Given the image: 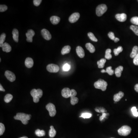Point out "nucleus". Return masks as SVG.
I'll return each mask as SVG.
<instances>
[{
    "mask_svg": "<svg viewBox=\"0 0 138 138\" xmlns=\"http://www.w3.org/2000/svg\"><path fill=\"white\" fill-rule=\"evenodd\" d=\"M32 116L30 114H27L24 113H18L16 116H14L15 120H19L21 121L23 124L26 125L28 123V120L31 118Z\"/></svg>",
    "mask_w": 138,
    "mask_h": 138,
    "instance_id": "nucleus-1",
    "label": "nucleus"
},
{
    "mask_svg": "<svg viewBox=\"0 0 138 138\" xmlns=\"http://www.w3.org/2000/svg\"><path fill=\"white\" fill-rule=\"evenodd\" d=\"M30 94L33 98V100L34 103L38 102L39 99L42 97L43 96V92L41 89H34L31 91Z\"/></svg>",
    "mask_w": 138,
    "mask_h": 138,
    "instance_id": "nucleus-2",
    "label": "nucleus"
},
{
    "mask_svg": "<svg viewBox=\"0 0 138 138\" xmlns=\"http://www.w3.org/2000/svg\"><path fill=\"white\" fill-rule=\"evenodd\" d=\"M108 83L102 79H99L94 83V86L96 89H100L102 91H105L107 89Z\"/></svg>",
    "mask_w": 138,
    "mask_h": 138,
    "instance_id": "nucleus-3",
    "label": "nucleus"
},
{
    "mask_svg": "<svg viewBox=\"0 0 138 138\" xmlns=\"http://www.w3.org/2000/svg\"><path fill=\"white\" fill-rule=\"evenodd\" d=\"M132 129L128 126H124L118 130V134L121 136H128L131 132Z\"/></svg>",
    "mask_w": 138,
    "mask_h": 138,
    "instance_id": "nucleus-4",
    "label": "nucleus"
},
{
    "mask_svg": "<svg viewBox=\"0 0 138 138\" xmlns=\"http://www.w3.org/2000/svg\"><path fill=\"white\" fill-rule=\"evenodd\" d=\"M108 8L106 5L102 4L99 5L96 8V14L98 16H101L107 11Z\"/></svg>",
    "mask_w": 138,
    "mask_h": 138,
    "instance_id": "nucleus-5",
    "label": "nucleus"
},
{
    "mask_svg": "<svg viewBox=\"0 0 138 138\" xmlns=\"http://www.w3.org/2000/svg\"><path fill=\"white\" fill-rule=\"evenodd\" d=\"M46 109H47L49 113L50 117H54L56 115V111L55 106L51 103L48 104L46 106Z\"/></svg>",
    "mask_w": 138,
    "mask_h": 138,
    "instance_id": "nucleus-6",
    "label": "nucleus"
},
{
    "mask_svg": "<svg viewBox=\"0 0 138 138\" xmlns=\"http://www.w3.org/2000/svg\"><path fill=\"white\" fill-rule=\"evenodd\" d=\"M46 70L48 72L52 73H56L59 71V67L56 64H50L47 65Z\"/></svg>",
    "mask_w": 138,
    "mask_h": 138,
    "instance_id": "nucleus-7",
    "label": "nucleus"
},
{
    "mask_svg": "<svg viewBox=\"0 0 138 138\" xmlns=\"http://www.w3.org/2000/svg\"><path fill=\"white\" fill-rule=\"evenodd\" d=\"M77 92L74 90H71V103L72 105H75L77 104L79 101V100L76 97Z\"/></svg>",
    "mask_w": 138,
    "mask_h": 138,
    "instance_id": "nucleus-8",
    "label": "nucleus"
},
{
    "mask_svg": "<svg viewBox=\"0 0 138 138\" xmlns=\"http://www.w3.org/2000/svg\"><path fill=\"white\" fill-rule=\"evenodd\" d=\"M5 76L10 82H12L16 80V76L15 74L9 71H6L5 72Z\"/></svg>",
    "mask_w": 138,
    "mask_h": 138,
    "instance_id": "nucleus-9",
    "label": "nucleus"
},
{
    "mask_svg": "<svg viewBox=\"0 0 138 138\" xmlns=\"http://www.w3.org/2000/svg\"><path fill=\"white\" fill-rule=\"evenodd\" d=\"M79 13L76 12L72 14L69 18V21L70 23H74L78 20L80 17Z\"/></svg>",
    "mask_w": 138,
    "mask_h": 138,
    "instance_id": "nucleus-10",
    "label": "nucleus"
},
{
    "mask_svg": "<svg viewBox=\"0 0 138 138\" xmlns=\"http://www.w3.org/2000/svg\"><path fill=\"white\" fill-rule=\"evenodd\" d=\"M35 34V32L32 29L28 30L27 33L26 34V41L28 42H32L33 41V37Z\"/></svg>",
    "mask_w": 138,
    "mask_h": 138,
    "instance_id": "nucleus-11",
    "label": "nucleus"
},
{
    "mask_svg": "<svg viewBox=\"0 0 138 138\" xmlns=\"http://www.w3.org/2000/svg\"><path fill=\"white\" fill-rule=\"evenodd\" d=\"M41 34L44 38L47 40H50L52 38V36L50 32L46 29H43L42 30Z\"/></svg>",
    "mask_w": 138,
    "mask_h": 138,
    "instance_id": "nucleus-12",
    "label": "nucleus"
},
{
    "mask_svg": "<svg viewBox=\"0 0 138 138\" xmlns=\"http://www.w3.org/2000/svg\"><path fill=\"white\" fill-rule=\"evenodd\" d=\"M116 18L118 21L120 22H124L126 20L127 16L126 14H118L116 15Z\"/></svg>",
    "mask_w": 138,
    "mask_h": 138,
    "instance_id": "nucleus-13",
    "label": "nucleus"
},
{
    "mask_svg": "<svg viewBox=\"0 0 138 138\" xmlns=\"http://www.w3.org/2000/svg\"><path fill=\"white\" fill-rule=\"evenodd\" d=\"M62 95L64 98H68L70 97L71 90L68 88H65L62 89Z\"/></svg>",
    "mask_w": 138,
    "mask_h": 138,
    "instance_id": "nucleus-14",
    "label": "nucleus"
},
{
    "mask_svg": "<svg viewBox=\"0 0 138 138\" xmlns=\"http://www.w3.org/2000/svg\"><path fill=\"white\" fill-rule=\"evenodd\" d=\"M76 52L78 56L80 58H83L84 56V51L82 47L80 46H78L76 47Z\"/></svg>",
    "mask_w": 138,
    "mask_h": 138,
    "instance_id": "nucleus-15",
    "label": "nucleus"
},
{
    "mask_svg": "<svg viewBox=\"0 0 138 138\" xmlns=\"http://www.w3.org/2000/svg\"><path fill=\"white\" fill-rule=\"evenodd\" d=\"M124 94L123 92L120 91L118 94L114 95L113 98L114 100L116 102H118L124 97Z\"/></svg>",
    "mask_w": 138,
    "mask_h": 138,
    "instance_id": "nucleus-16",
    "label": "nucleus"
},
{
    "mask_svg": "<svg viewBox=\"0 0 138 138\" xmlns=\"http://www.w3.org/2000/svg\"><path fill=\"white\" fill-rule=\"evenodd\" d=\"M25 63L26 67L30 68H32L34 65V61L31 58L28 57L26 59Z\"/></svg>",
    "mask_w": 138,
    "mask_h": 138,
    "instance_id": "nucleus-17",
    "label": "nucleus"
},
{
    "mask_svg": "<svg viewBox=\"0 0 138 138\" xmlns=\"http://www.w3.org/2000/svg\"><path fill=\"white\" fill-rule=\"evenodd\" d=\"M2 49L3 52L8 53L11 51L12 48L10 45L8 43L5 42L2 46Z\"/></svg>",
    "mask_w": 138,
    "mask_h": 138,
    "instance_id": "nucleus-18",
    "label": "nucleus"
},
{
    "mask_svg": "<svg viewBox=\"0 0 138 138\" xmlns=\"http://www.w3.org/2000/svg\"><path fill=\"white\" fill-rule=\"evenodd\" d=\"M50 21L53 25H57L60 22V18L58 16H53L50 17Z\"/></svg>",
    "mask_w": 138,
    "mask_h": 138,
    "instance_id": "nucleus-19",
    "label": "nucleus"
},
{
    "mask_svg": "<svg viewBox=\"0 0 138 138\" xmlns=\"http://www.w3.org/2000/svg\"><path fill=\"white\" fill-rule=\"evenodd\" d=\"M12 34H13V38L14 40L16 42H18V36H19V32L18 30L16 29H14L13 30Z\"/></svg>",
    "mask_w": 138,
    "mask_h": 138,
    "instance_id": "nucleus-20",
    "label": "nucleus"
},
{
    "mask_svg": "<svg viewBox=\"0 0 138 138\" xmlns=\"http://www.w3.org/2000/svg\"><path fill=\"white\" fill-rule=\"evenodd\" d=\"M124 68L122 66H120L116 69L115 71V74L117 77L119 78L121 76L122 72Z\"/></svg>",
    "mask_w": 138,
    "mask_h": 138,
    "instance_id": "nucleus-21",
    "label": "nucleus"
},
{
    "mask_svg": "<svg viewBox=\"0 0 138 138\" xmlns=\"http://www.w3.org/2000/svg\"><path fill=\"white\" fill-rule=\"evenodd\" d=\"M71 47L69 45H66L64 46V47L62 48L61 51V53L62 55L69 54L71 51Z\"/></svg>",
    "mask_w": 138,
    "mask_h": 138,
    "instance_id": "nucleus-22",
    "label": "nucleus"
},
{
    "mask_svg": "<svg viewBox=\"0 0 138 138\" xmlns=\"http://www.w3.org/2000/svg\"><path fill=\"white\" fill-rule=\"evenodd\" d=\"M86 47L88 50L91 53H94L95 52L94 46L90 43H87L85 45Z\"/></svg>",
    "mask_w": 138,
    "mask_h": 138,
    "instance_id": "nucleus-23",
    "label": "nucleus"
},
{
    "mask_svg": "<svg viewBox=\"0 0 138 138\" xmlns=\"http://www.w3.org/2000/svg\"><path fill=\"white\" fill-rule=\"evenodd\" d=\"M138 54V46H134L133 48L132 51V53H131L130 57L132 58H134Z\"/></svg>",
    "mask_w": 138,
    "mask_h": 138,
    "instance_id": "nucleus-24",
    "label": "nucleus"
},
{
    "mask_svg": "<svg viewBox=\"0 0 138 138\" xmlns=\"http://www.w3.org/2000/svg\"><path fill=\"white\" fill-rule=\"evenodd\" d=\"M106 62V59L102 58L97 62L98 67L99 68H102L104 67L105 64Z\"/></svg>",
    "mask_w": 138,
    "mask_h": 138,
    "instance_id": "nucleus-25",
    "label": "nucleus"
},
{
    "mask_svg": "<svg viewBox=\"0 0 138 138\" xmlns=\"http://www.w3.org/2000/svg\"><path fill=\"white\" fill-rule=\"evenodd\" d=\"M50 128V130L49 132V135L50 137L51 138H53L56 136V132L53 126H51Z\"/></svg>",
    "mask_w": 138,
    "mask_h": 138,
    "instance_id": "nucleus-26",
    "label": "nucleus"
},
{
    "mask_svg": "<svg viewBox=\"0 0 138 138\" xmlns=\"http://www.w3.org/2000/svg\"><path fill=\"white\" fill-rule=\"evenodd\" d=\"M35 134L37 136L39 137L44 136L45 135V132L44 130H40L39 129H37L36 130Z\"/></svg>",
    "mask_w": 138,
    "mask_h": 138,
    "instance_id": "nucleus-27",
    "label": "nucleus"
},
{
    "mask_svg": "<svg viewBox=\"0 0 138 138\" xmlns=\"http://www.w3.org/2000/svg\"><path fill=\"white\" fill-rule=\"evenodd\" d=\"M13 96L10 94H7L4 97V101L6 103L10 102L13 99Z\"/></svg>",
    "mask_w": 138,
    "mask_h": 138,
    "instance_id": "nucleus-28",
    "label": "nucleus"
},
{
    "mask_svg": "<svg viewBox=\"0 0 138 138\" xmlns=\"http://www.w3.org/2000/svg\"><path fill=\"white\" fill-rule=\"evenodd\" d=\"M111 51L110 49H108L106 51L105 56V58L107 60H110L112 58V56L111 54Z\"/></svg>",
    "mask_w": 138,
    "mask_h": 138,
    "instance_id": "nucleus-29",
    "label": "nucleus"
},
{
    "mask_svg": "<svg viewBox=\"0 0 138 138\" xmlns=\"http://www.w3.org/2000/svg\"><path fill=\"white\" fill-rule=\"evenodd\" d=\"M6 34L5 33H3L1 34L0 36V47H2V45L4 44L6 38Z\"/></svg>",
    "mask_w": 138,
    "mask_h": 138,
    "instance_id": "nucleus-30",
    "label": "nucleus"
},
{
    "mask_svg": "<svg viewBox=\"0 0 138 138\" xmlns=\"http://www.w3.org/2000/svg\"><path fill=\"white\" fill-rule=\"evenodd\" d=\"M123 51V48L121 46H119L118 47V48L114 49V52L115 56H117L121 52H122Z\"/></svg>",
    "mask_w": 138,
    "mask_h": 138,
    "instance_id": "nucleus-31",
    "label": "nucleus"
},
{
    "mask_svg": "<svg viewBox=\"0 0 138 138\" xmlns=\"http://www.w3.org/2000/svg\"><path fill=\"white\" fill-rule=\"evenodd\" d=\"M88 36H89L90 38L92 41L95 42H98V39L94 36V34L93 33H92V32H89L88 34Z\"/></svg>",
    "mask_w": 138,
    "mask_h": 138,
    "instance_id": "nucleus-32",
    "label": "nucleus"
},
{
    "mask_svg": "<svg viewBox=\"0 0 138 138\" xmlns=\"http://www.w3.org/2000/svg\"><path fill=\"white\" fill-rule=\"evenodd\" d=\"M130 28L135 33V34L138 36V26H137L132 25L130 26Z\"/></svg>",
    "mask_w": 138,
    "mask_h": 138,
    "instance_id": "nucleus-33",
    "label": "nucleus"
},
{
    "mask_svg": "<svg viewBox=\"0 0 138 138\" xmlns=\"http://www.w3.org/2000/svg\"><path fill=\"white\" fill-rule=\"evenodd\" d=\"M106 72H107L110 76H112L115 73L114 71L112 70V66H109L107 67L106 68Z\"/></svg>",
    "mask_w": 138,
    "mask_h": 138,
    "instance_id": "nucleus-34",
    "label": "nucleus"
},
{
    "mask_svg": "<svg viewBox=\"0 0 138 138\" xmlns=\"http://www.w3.org/2000/svg\"><path fill=\"white\" fill-rule=\"evenodd\" d=\"M130 21L133 24L136 26H138V16L132 17Z\"/></svg>",
    "mask_w": 138,
    "mask_h": 138,
    "instance_id": "nucleus-35",
    "label": "nucleus"
},
{
    "mask_svg": "<svg viewBox=\"0 0 138 138\" xmlns=\"http://www.w3.org/2000/svg\"><path fill=\"white\" fill-rule=\"evenodd\" d=\"M92 116V114L89 113H84L81 115V116H80V118H91Z\"/></svg>",
    "mask_w": 138,
    "mask_h": 138,
    "instance_id": "nucleus-36",
    "label": "nucleus"
},
{
    "mask_svg": "<svg viewBox=\"0 0 138 138\" xmlns=\"http://www.w3.org/2000/svg\"><path fill=\"white\" fill-rule=\"evenodd\" d=\"M5 130V126L2 123H0V136H1L4 133Z\"/></svg>",
    "mask_w": 138,
    "mask_h": 138,
    "instance_id": "nucleus-37",
    "label": "nucleus"
},
{
    "mask_svg": "<svg viewBox=\"0 0 138 138\" xmlns=\"http://www.w3.org/2000/svg\"><path fill=\"white\" fill-rule=\"evenodd\" d=\"M131 111L134 116L135 117H138V112H137V109L136 107H133L131 108Z\"/></svg>",
    "mask_w": 138,
    "mask_h": 138,
    "instance_id": "nucleus-38",
    "label": "nucleus"
},
{
    "mask_svg": "<svg viewBox=\"0 0 138 138\" xmlns=\"http://www.w3.org/2000/svg\"><path fill=\"white\" fill-rule=\"evenodd\" d=\"M8 8L7 6L5 5H0V12H4L8 10Z\"/></svg>",
    "mask_w": 138,
    "mask_h": 138,
    "instance_id": "nucleus-39",
    "label": "nucleus"
},
{
    "mask_svg": "<svg viewBox=\"0 0 138 138\" xmlns=\"http://www.w3.org/2000/svg\"><path fill=\"white\" fill-rule=\"evenodd\" d=\"M70 66L68 64H64L63 66V67H62L63 70L64 71H66V72L69 71L70 69Z\"/></svg>",
    "mask_w": 138,
    "mask_h": 138,
    "instance_id": "nucleus-40",
    "label": "nucleus"
},
{
    "mask_svg": "<svg viewBox=\"0 0 138 138\" xmlns=\"http://www.w3.org/2000/svg\"><path fill=\"white\" fill-rule=\"evenodd\" d=\"M108 36L110 39L112 40H114L116 38L114 33L112 32H109L108 34Z\"/></svg>",
    "mask_w": 138,
    "mask_h": 138,
    "instance_id": "nucleus-41",
    "label": "nucleus"
},
{
    "mask_svg": "<svg viewBox=\"0 0 138 138\" xmlns=\"http://www.w3.org/2000/svg\"><path fill=\"white\" fill-rule=\"evenodd\" d=\"M42 2V0H33L34 5L36 6H39L40 4Z\"/></svg>",
    "mask_w": 138,
    "mask_h": 138,
    "instance_id": "nucleus-42",
    "label": "nucleus"
},
{
    "mask_svg": "<svg viewBox=\"0 0 138 138\" xmlns=\"http://www.w3.org/2000/svg\"><path fill=\"white\" fill-rule=\"evenodd\" d=\"M133 62L135 65L138 66V54L134 58Z\"/></svg>",
    "mask_w": 138,
    "mask_h": 138,
    "instance_id": "nucleus-43",
    "label": "nucleus"
},
{
    "mask_svg": "<svg viewBox=\"0 0 138 138\" xmlns=\"http://www.w3.org/2000/svg\"><path fill=\"white\" fill-rule=\"evenodd\" d=\"M134 89L136 92H138V84H136L134 87Z\"/></svg>",
    "mask_w": 138,
    "mask_h": 138,
    "instance_id": "nucleus-44",
    "label": "nucleus"
},
{
    "mask_svg": "<svg viewBox=\"0 0 138 138\" xmlns=\"http://www.w3.org/2000/svg\"><path fill=\"white\" fill-rule=\"evenodd\" d=\"M0 90L1 91H4V92H5V89H4L3 87L2 86L1 84H0Z\"/></svg>",
    "mask_w": 138,
    "mask_h": 138,
    "instance_id": "nucleus-45",
    "label": "nucleus"
},
{
    "mask_svg": "<svg viewBox=\"0 0 138 138\" xmlns=\"http://www.w3.org/2000/svg\"><path fill=\"white\" fill-rule=\"evenodd\" d=\"M114 42H115V43H117V42H118L119 41V39L118 38H116V37L115 39H114Z\"/></svg>",
    "mask_w": 138,
    "mask_h": 138,
    "instance_id": "nucleus-46",
    "label": "nucleus"
},
{
    "mask_svg": "<svg viewBox=\"0 0 138 138\" xmlns=\"http://www.w3.org/2000/svg\"><path fill=\"white\" fill-rule=\"evenodd\" d=\"M101 72L102 73H105V72H106V70H105L104 69H103V70H101Z\"/></svg>",
    "mask_w": 138,
    "mask_h": 138,
    "instance_id": "nucleus-47",
    "label": "nucleus"
},
{
    "mask_svg": "<svg viewBox=\"0 0 138 138\" xmlns=\"http://www.w3.org/2000/svg\"><path fill=\"white\" fill-rule=\"evenodd\" d=\"M28 138V137H27V136H22V137H20V138Z\"/></svg>",
    "mask_w": 138,
    "mask_h": 138,
    "instance_id": "nucleus-48",
    "label": "nucleus"
},
{
    "mask_svg": "<svg viewBox=\"0 0 138 138\" xmlns=\"http://www.w3.org/2000/svg\"><path fill=\"white\" fill-rule=\"evenodd\" d=\"M1 58H0V62H1Z\"/></svg>",
    "mask_w": 138,
    "mask_h": 138,
    "instance_id": "nucleus-49",
    "label": "nucleus"
},
{
    "mask_svg": "<svg viewBox=\"0 0 138 138\" xmlns=\"http://www.w3.org/2000/svg\"></svg>",
    "mask_w": 138,
    "mask_h": 138,
    "instance_id": "nucleus-50",
    "label": "nucleus"
},
{
    "mask_svg": "<svg viewBox=\"0 0 138 138\" xmlns=\"http://www.w3.org/2000/svg\"></svg>",
    "mask_w": 138,
    "mask_h": 138,
    "instance_id": "nucleus-51",
    "label": "nucleus"
}]
</instances>
